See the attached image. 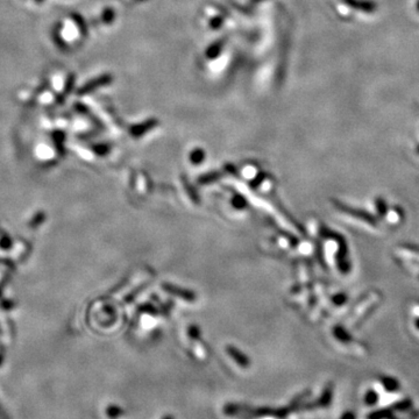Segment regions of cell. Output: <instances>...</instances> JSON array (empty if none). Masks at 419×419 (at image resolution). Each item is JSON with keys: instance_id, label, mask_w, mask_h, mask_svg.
<instances>
[{"instance_id": "cell-8", "label": "cell", "mask_w": 419, "mask_h": 419, "mask_svg": "<svg viewBox=\"0 0 419 419\" xmlns=\"http://www.w3.org/2000/svg\"><path fill=\"white\" fill-rule=\"evenodd\" d=\"M346 295H344V293H339V295L333 297V300L335 304H338V305H341V304H344L346 302Z\"/></svg>"}, {"instance_id": "cell-1", "label": "cell", "mask_w": 419, "mask_h": 419, "mask_svg": "<svg viewBox=\"0 0 419 419\" xmlns=\"http://www.w3.org/2000/svg\"><path fill=\"white\" fill-rule=\"evenodd\" d=\"M335 204H337V207L342 212L350 214V216L354 217V218L362 220V222L367 223L368 225L370 226H377V224H379V220L374 214H372L370 212H368L366 210L362 209H355V207H351L346 205V204H342L339 203V201H335Z\"/></svg>"}, {"instance_id": "cell-11", "label": "cell", "mask_w": 419, "mask_h": 419, "mask_svg": "<svg viewBox=\"0 0 419 419\" xmlns=\"http://www.w3.org/2000/svg\"><path fill=\"white\" fill-rule=\"evenodd\" d=\"M416 153H417V154L419 155V145L416 146Z\"/></svg>"}, {"instance_id": "cell-5", "label": "cell", "mask_w": 419, "mask_h": 419, "mask_svg": "<svg viewBox=\"0 0 419 419\" xmlns=\"http://www.w3.org/2000/svg\"><path fill=\"white\" fill-rule=\"evenodd\" d=\"M334 333L337 335L338 339H340L341 341H350L351 340V335L346 329L341 328V327H337L334 329Z\"/></svg>"}, {"instance_id": "cell-9", "label": "cell", "mask_w": 419, "mask_h": 419, "mask_svg": "<svg viewBox=\"0 0 419 419\" xmlns=\"http://www.w3.org/2000/svg\"><path fill=\"white\" fill-rule=\"evenodd\" d=\"M415 326H416V328L417 329H419V318H417L415 321Z\"/></svg>"}, {"instance_id": "cell-12", "label": "cell", "mask_w": 419, "mask_h": 419, "mask_svg": "<svg viewBox=\"0 0 419 419\" xmlns=\"http://www.w3.org/2000/svg\"><path fill=\"white\" fill-rule=\"evenodd\" d=\"M417 11L419 12V0L417 1Z\"/></svg>"}, {"instance_id": "cell-7", "label": "cell", "mask_w": 419, "mask_h": 419, "mask_svg": "<svg viewBox=\"0 0 419 419\" xmlns=\"http://www.w3.org/2000/svg\"><path fill=\"white\" fill-rule=\"evenodd\" d=\"M402 247L405 248L406 251H410L412 253H415V254H419V246L418 245L405 242V244H402Z\"/></svg>"}, {"instance_id": "cell-6", "label": "cell", "mask_w": 419, "mask_h": 419, "mask_svg": "<svg viewBox=\"0 0 419 419\" xmlns=\"http://www.w3.org/2000/svg\"><path fill=\"white\" fill-rule=\"evenodd\" d=\"M229 352H231L232 356L234 357V359L236 360V362H238L240 364V366H242V367H247L248 366V360L246 359L244 355H241L240 353H238V352H235L234 350H231Z\"/></svg>"}, {"instance_id": "cell-2", "label": "cell", "mask_w": 419, "mask_h": 419, "mask_svg": "<svg viewBox=\"0 0 419 419\" xmlns=\"http://www.w3.org/2000/svg\"><path fill=\"white\" fill-rule=\"evenodd\" d=\"M338 267L342 274L350 273L351 270V263L348 260V253H347V247L345 244L344 239H340L339 241V253H338Z\"/></svg>"}, {"instance_id": "cell-4", "label": "cell", "mask_w": 419, "mask_h": 419, "mask_svg": "<svg viewBox=\"0 0 419 419\" xmlns=\"http://www.w3.org/2000/svg\"><path fill=\"white\" fill-rule=\"evenodd\" d=\"M106 416L110 419H118L124 416V409L116 404H110L106 408Z\"/></svg>"}, {"instance_id": "cell-3", "label": "cell", "mask_w": 419, "mask_h": 419, "mask_svg": "<svg viewBox=\"0 0 419 419\" xmlns=\"http://www.w3.org/2000/svg\"><path fill=\"white\" fill-rule=\"evenodd\" d=\"M375 209H376L377 214H379V217H381V218H385L387 214H388V204H387L385 198H382V197L376 198V199H375Z\"/></svg>"}, {"instance_id": "cell-10", "label": "cell", "mask_w": 419, "mask_h": 419, "mask_svg": "<svg viewBox=\"0 0 419 419\" xmlns=\"http://www.w3.org/2000/svg\"><path fill=\"white\" fill-rule=\"evenodd\" d=\"M163 419H175V418L172 417V416L169 415V416H165V417H163Z\"/></svg>"}]
</instances>
